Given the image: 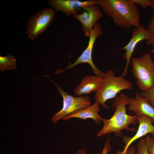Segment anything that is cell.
I'll use <instances>...</instances> for the list:
<instances>
[{"instance_id": "obj_1", "label": "cell", "mask_w": 154, "mask_h": 154, "mask_svg": "<svg viewBox=\"0 0 154 154\" xmlns=\"http://www.w3.org/2000/svg\"><path fill=\"white\" fill-rule=\"evenodd\" d=\"M96 5L119 27L128 29L140 25V12L130 0H97Z\"/></svg>"}, {"instance_id": "obj_2", "label": "cell", "mask_w": 154, "mask_h": 154, "mask_svg": "<svg viewBox=\"0 0 154 154\" xmlns=\"http://www.w3.org/2000/svg\"><path fill=\"white\" fill-rule=\"evenodd\" d=\"M131 99L128 96L122 94L114 98L112 106L116 110L115 113L109 119L102 118L103 126L97 133V137H100L113 132L117 137H123L121 130L123 129L133 132H135V129L130 128L129 125L137 124V117L129 115L126 113V106L129 104Z\"/></svg>"}, {"instance_id": "obj_3", "label": "cell", "mask_w": 154, "mask_h": 154, "mask_svg": "<svg viewBox=\"0 0 154 154\" xmlns=\"http://www.w3.org/2000/svg\"><path fill=\"white\" fill-rule=\"evenodd\" d=\"M103 78V82L99 89L95 92L94 98L96 102L105 109L110 108L106 104L108 100L114 98L122 90H131L133 88L130 81L121 76H115L112 70H108L104 73Z\"/></svg>"}, {"instance_id": "obj_4", "label": "cell", "mask_w": 154, "mask_h": 154, "mask_svg": "<svg viewBox=\"0 0 154 154\" xmlns=\"http://www.w3.org/2000/svg\"><path fill=\"white\" fill-rule=\"evenodd\" d=\"M132 72L136 79V84L141 92L154 86V62L151 54H143L140 57L131 58Z\"/></svg>"}, {"instance_id": "obj_5", "label": "cell", "mask_w": 154, "mask_h": 154, "mask_svg": "<svg viewBox=\"0 0 154 154\" xmlns=\"http://www.w3.org/2000/svg\"><path fill=\"white\" fill-rule=\"evenodd\" d=\"M44 76L48 77L53 82L63 98L62 108L52 117L51 120L54 123L56 124L58 120L62 119L72 113L92 105L90 98L88 95L76 97L69 95L64 91L58 84L52 80L49 76L45 75Z\"/></svg>"}, {"instance_id": "obj_6", "label": "cell", "mask_w": 154, "mask_h": 154, "mask_svg": "<svg viewBox=\"0 0 154 154\" xmlns=\"http://www.w3.org/2000/svg\"><path fill=\"white\" fill-rule=\"evenodd\" d=\"M103 33L102 27L100 24L97 22L94 25L90 32L88 46L81 55L74 62L70 64L65 68L56 70L54 72V74H57L64 72L66 70L71 69L80 64L87 63L90 66L96 76L103 78L104 73L97 68L93 62L92 57L94 46L96 39L98 37L102 36Z\"/></svg>"}, {"instance_id": "obj_7", "label": "cell", "mask_w": 154, "mask_h": 154, "mask_svg": "<svg viewBox=\"0 0 154 154\" xmlns=\"http://www.w3.org/2000/svg\"><path fill=\"white\" fill-rule=\"evenodd\" d=\"M55 17L54 11L48 8L33 15L26 25L28 37L32 40L36 39L51 24Z\"/></svg>"}, {"instance_id": "obj_8", "label": "cell", "mask_w": 154, "mask_h": 154, "mask_svg": "<svg viewBox=\"0 0 154 154\" xmlns=\"http://www.w3.org/2000/svg\"><path fill=\"white\" fill-rule=\"evenodd\" d=\"M151 34L150 31L143 25L133 28L132 37L129 42L125 46L119 50L123 49L125 51L123 58L126 60V64L122 76L125 77L127 75L132 56L137 45L143 40H148Z\"/></svg>"}, {"instance_id": "obj_9", "label": "cell", "mask_w": 154, "mask_h": 154, "mask_svg": "<svg viewBox=\"0 0 154 154\" xmlns=\"http://www.w3.org/2000/svg\"><path fill=\"white\" fill-rule=\"evenodd\" d=\"M82 10L83 11L81 13L73 16L82 24L85 36L89 38L94 25L102 17L103 13L100 7L96 5L86 6Z\"/></svg>"}, {"instance_id": "obj_10", "label": "cell", "mask_w": 154, "mask_h": 154, "mask_svg": "<svg viewBox=\"0 0 154 154\" xmlns=\"http://www.w3.org/2000/svg\"><path fill=\"white\" fill-rule=\"evenodd\" d=\"M97 0L81 1L78 0H49V6L55 11H60L66 16L77 15L84 6L96 5Z\"/></svg>"}, {"instance_id": "obj_11", "label": "cell", "mask_w": 154, "mask_h": 154, "mask_svg": "<svg viewBox=\"0 0 154 154\" xmlns=\"http://www.w3.org/2000/svg\"><path fill=\"white\" fill-rule=\"evenodd\" d=\"M137 117L139 123L137 131L133 137H124L123 141L125 144L122 151L118 150L116 154H125L131 144L138 139L148 133L154 135V125L153 120L150 117L145 115H141Z\"/></svg>"}, {"instance_id": "obj_12", "label": "cell", "mask_w": 154, "mask_h": 154, "mask_svg": "<svg viewBox=\"0 0 154 154\" xmlns=\"http://www.w3.org/2000/svg\"><path fill=\"white\" fill-rule=\"evenodd\" d=\"M129 105L128 110L134 112L136 116H147L152 119L154 125V108L140 93L136 92L135 98H131Z\"/></svg>"}, {"instance_id": "obj_13", "label": "cell", "mask_w": 154, "mask_h": 154, "mask_svg": "<svg viewBox=\"0 0 154 154\" xmlns=\"http://www.w3.org/2000/svg\"><path fill=\"white\" fill-rule=\"evenodd\" d=\"M103 78L97 76L89 75L83 77L80 82L74 89L75 94L78 96L96 92L100 87Z\"/></svg>"}, {"instance_id": "obj_14", "label": "cell", "mask_w": 154, "mask_h": 154, "mask_svg": "<svg viewBox=\"0 0 154 154\" xmlns=\"http://www.w3.org/2000/svg\"><path fill=\"white\" fill-rule=\"evenodd\" d=\"M99 104L95 102L93 104L84 108L77 110L64 117L62 119L66 121L73 118L83 119H92L97 124L99 125L102 121V117L98 113L100 110Z\"/></svg>"}, {"instance_id": "obj_15", "label": "cell", "mask_w": 154, "mask_h": 154, "mask_svg": "<svg viewBox=\"0 0 154 154\" xmlns=\"http://www.w3.org/2000/svg\"><path fill=\"white\" fill-rule=\"evenodd\" d=\"M16 59L11 54H7L6 56H0V70H15L17 68Z\"/></svg>"}, {"instance_id": "obj_16", "label": "cell", "mask_w": 154, "mask_h": 154, "mask_svg": "<svg viewBox=\"0 0 154 154\" xmlns=\"http://www.w3.org/2000/svg\"><path fill=\"white\" fill-rule=\"evenodd\" d=\"M136 154H149L145 138H141L137 145Z\"/></svg>"}, {"instance_id": "obj_17", "label": "cell", "mask_w": 154, "mask_h": 154, "mask_svg": "<svg viewBox=\"0 0 154 154\" xmlns=\"http://www.w3.org/2000/svg\"><path fill=\"white\" fill-rule=\"evenodd\" d=\"M140 94L149 101V104L154 108V86Z\"/></svg>"}, {"instance_id": "obj_18", "label": "cell", "mask_w": 154, "mask_h": 154, "mask_svg": "<svg viewBox=\"0 0 154 154\" xmlns=\"http://www.w3.org/2000/svg\"><path fill=\"white\" fill-rule=\"evenodd\" d=\"M135 4H138L141 6L143 9H146L148 7L153 8V0H130Z\"/></svg>"}, {"instance_id": "obj_19", "label": "cell", "mask_w": 154, "mask_h": 154, "mask_svg": "<svg viewBox=\"0 0 154 154\" xmlns=\"http://www.w3.org/2000/svg\"><path fill=\"white\" fill-rule=\"evenodd\" d=\"M145 139L149 154H154V141L153 137L148 135L146 137Z\"/></svg>"}, {"instance_id": "obj_20", "label": "cell", "mask_w": 154, "mask_h": 154, "mask_svg": "<svg viewBox=\"0 0 154 154\" xmlns=\"http://www.w3.org/2000/svg\"><path fill=\"white\" fill-rule=\"evenodd\" d=\"M111 151V146L110 139L106 142L101 154H107Z\"/></svg>"}, {"instance_id": "obj_21", "label": "cell", "mask_w": 154, "mask_h": 154, "mask_svg": "<svg viewBox=\"0 0 154 154\" xmlns=\"http://www.w3.org/2000/svg\"><path fill=\"white\" fill-rule=\"evenodd\" d=\"M148 45L151 44L152 46L151 52L154 53V31L151 32V34L149 39L147 41Z\"/></svg>"}, {"instance_id": "obj_22", "label": "cell", "mask_w": 154, "mask_h": 154, "mask_svg": "<svg viewBox=\"0 0 154 154\" xmlns=\"http://www.w3.org/2000/svg\"><path fill=\"white\" fill-rule=\"evenodd\" d=\"M154 12L151 20L149 22L147 26V29L151 32L154 31V0H153Z\"/></svg>"}, {"instance_id": "obj_23", "label": "cell", "mask_w": 154, "mask_h": 154, "mask_svg": "<svg viewBox=\"0 0 154 154\" xmlns=\"http://www.w3.org/2000/svg\"><path fill=\"white\" fill-rule=\"evenodd\" d=\"M136 150L135 147L133 145L128 148L125 154H136Z\"/></svg>"}, {"instance_id": "obj_24", "label": "cell", "mask_w": 154, "mask_h": 154, "mask_svg": "<svg viewBox=\"0 0 154 154\" xmlns=\"http://www.w3.org/2000/svg\"><path fill=\"white\" fill-rule=\"evenodd\" d=\"M76 154H87V153L85 149H81L78 150Z\"/></svg>"}, {"instance_id": "obj_25", "label": "cell", "mask_w": 154, "mask_h": 154, "mask_svg": "<svg viewBox=\"0 0 154 154\" xmlns=\"http://www.w3.org/2000/svg\"><path fill=\"white\" fill-rule=\"evenodd\" d=\"M153 137V140L154 141V136L153 137Z\"/></svg>"}]
</instances>
